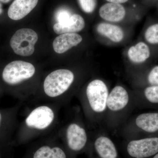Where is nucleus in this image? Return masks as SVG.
<instances>
[{"label": "nucleus", "mask_w": 158, "mask_h": 158, "mask_svg": "<svg viewBox=\"0 0 158 158\" xmlns=\"http://www.w3.org/2000/svg\"><path fill=\"white\" fill-rule=\"evenodd\" d=\"M85 25L83 18L79 15L74 14L64 22L56 23L53 26V30L58 34L76 33L81 31Z\"/></svg>", "instance_id": "10"}, {"label": "nucleus", "mask_w": 158, "mask_h": 158, "mask_svg": "<svg viewBox=\"0 0 158 158\" xmlns=\"http://www.w3.org/2000/svg\"><path fill=\"white\" fill-rule=\"evenodd\" d=\"M86 95L90 107L94 112L101 113L107 106L108 90L104 82L95 80L88 84Z\"/></svg>", "instance_id": "4"}, {"label": "nucleus", "mask_w": 158, "mask_h": 158, "mask_svg": "<svg viewBox=\"0 0 158 158\" xmlns=\"http://www.w3.org/2000/svg\"><path fill=\"white\" fill-rule=\"evenodd\" d=\"M99 34L114 42H120L124 38V32L120 27L106 23H99L97 27Z\"/></svg>", "instance_id": "13"}, {"label": "nucleus", "mask_w": 158, "mask_h": 158, "mask_svg": "<svg viewBox=\"0 0 158 158\" xmlns=\"http://www.w3.org/2000/svg\"><path fill=\"white\" fill-rule=\"evenodd\" d=\"M11 0H0V2L3 3H8Z\"/></svg>", "instance_id": "24"}, {"label": "nucleus", "mask_w": 158, "mask_h": 158, "mask_svg": "<svg viewBox=\"0 0 158 158\" xmlns=\"http://www.w3.org/2000/svg\"><path fill=\"white\" fill-rule=\"evenodd\" d=\"M71 15L69 11L67 10L61 9L57 12L56 18L57 23H63L69 19Z\"/></svg>", "instance_id": "21"}, {"label": "nucleus", "mask_w": 158, "mask_h": 158, "mask_svg": "<svg viewBox=\"0 0 158 158\" xmlns=\"http://www.w3.org/2000/svg\"><path fill=\"white\" fill-rule=\"evenodd\" d=\"M38 1L15 0L8 9V16L14 20L22 19L35 8Z\"/></svg>", "instance_id": "8"}, {"label": "nucleus", "mask_w": 158, "mask_h": 158, "mask_svg": "<svg viewBox=\"0 0 158 158\" xmlns=\"http://www.w3.org/2000/svg\"><path fill=\"white\" fill-rule=\"evenodd\" d=\"M148 80L151 85H158V65L155 66L149 73Z\"/></svg>", "instance_id": "22"}, {"label": "nucleus", "mask_w": 158, "mask_h": 158, "mask_svg": "<svg viewBox=\"0 0 158 158\" xmlns=\"http://www.w3.org/2000/svg\"><path fill=\"white\" fill-rule=\"evenodd\" d=\"M34 158H66V155L60 148L44 146L37 150Z\"/></svg>", "instance_id": "17"}, {"label": "nucleus", "mask_w": 158, "mask_h": 158, "mask_svg": "<svg viewBox=\"0 0 158 158\" xmlns=\"http://www.w3.org/2000/svg\"><path fill=\"white\" fill-rule=\"evenodd\" d=\"M1 119H2V116H1V114L0 113V123H1Z\"/></svg>", "instance_id": "27"}, {"label": "nucleus", "mask_w": 158, "mask_h": 158, "mask_svg": "<svg viewBox=\"0 0 158 158\" xmlns=\"http://www.w3.org/2000/svg\"><path fill=\"white\" fill-rule=\"evenodd\" d=\"M110 3H116L121 4L127 2L128 0H106Z\"/></svg>", "instance_id": "23"}, {"label": "nucleus", "mask_w": 158, "mask_h": 158, "mask_svg": "<svg viewBox=\"0 0 158 158\" xmlns=\"http://www.w3.org/2000/svg\"><path fill=\"white\" fill-rule=\"evenodd\" d=\"M3 12L2 7V4L0 3V15L2 14Z\"/></svg>", "instance_id": "25"}, {"label": "nucleus", "mask_w": 158, "mask_h": 158, "mask_svg": "<svg viewBox=\"0 0 158 158\" xmlns=\"http://www.w3.org/2000/svg\"><path fill=\"white\" fill-rule=\"evenodd\" d=\"M153 158H158V154H157V155H156Z\"/></svg>", "instance_id": "26"}, {"label": "nucleus", "mask_w": 158, "mask_h": 158, "mask_svg": "<svg viewBox=\"0 0 158 158\" xmlns=\"http://www.w3.org/2000/svg\"><path fill=\"white\" fill-rule=\"evenodd\" d=\"M78 2L81 8L86 13H92L96 8V0H78Z\"/></svg>", "instance_id": "20"}, {"label": "nucleus", "mask_w": 158, "mask_h": 158, "mask_svg": "<svg viewBox=\"0 0 158 158\" xmlns=\"http://www.w3.org/2000/svg\"><path fill=\"white\" fill-rule=\"evenodd\" d=\"M99 14L105 20L110 22H119L124 18L126 11L121 4L108 3L100 8Z\"/></svg>", "instance_id": "12"}, {"label": "nucleus", "mask_w": 158, "mask_h": 158, "mask_svg": "<svg viewBox=\"0 0 158 158\" xmlns=\"http://www.w3.org/2000/svg\"><path fill=\"white\" fill-rule=\"evenodd\" d=\"M95 149L102 158H116L117 151L115 145L109 138L100 137L94 143Z\"/></svg>", "instance_id": "15"}, {"label": "nucleus", "mask_w": 158, "mask_h": 158, "mask_svg": "<svg viewBox=\"0 0 158 158\" xmlns=\"http://www.w3.org/2000/svg\"><path fill=\"white\" fill-rule=\"evenodd\" d=\"M35 73L34 65L24 61H13L6 65L2 72V79L9 85H18L31 78Z\"/></svg>", "instance_id": "3"}, {"label": "nucleus", "mask_w": 158, "mask_h": 158, "mask_svg": "<svg viewBox=\"0 0 158 158\" xmlns=\"http://www.w3.org/2000/svg\"><path fill=\"white\" fill-rule=\"evenodd\" d=\"M38 35L29 28L19 29L11 37L10 46L15 53L22 56H29L34 53V46L38 40Z\"/></svg>", "instance_id": "2"}, {"label": "nucleus", "mask_w": 158, "mask_h": 158, "mask_svg": "<svg viewBox=\"0 0 158 158\" xmlns=\"http://www.w3.org/2000/svg\"><path fill=\"white\" fill-rule=\"evenodd\" d=\"M55 113L52 108L41 106L35 108L25 119L28 127L37 130H44L49 127L55 119Z\"/></svg>", "instance_id": "5"}, {"label": "nucleus", "mask_w": 158, "mask_h": 158, "mask_svg": "<svg viewBox=\"0 0 158 158\" xmlns=\"http://www.w3.org/2000/svg\"><path fill=\"white\" fill-rule=\"evenodd\" d=\"M129 154L133 157L144 158L158 152V138H144L131 141L128 144Z\"/></svg>", "instance_id": "6"}, {"label": "nucleus", "mask_w": 158, "mask_h": 158, "mask_svg": "<svg viewBox=\"0 0 158 158\" xmlns=\"http://www.w3.org/2000/svg\"><path fill=\"white\" fill-rule=\"evenodd\" d=\"M74 80V75L71 71L60 69L49 74L44 80V90L47 96L56 98L65 93Z\"/></svg>", "instance_id": "1"}, {"label": "nucleus", "mask_w": 158, "mask_h": 158, "mask_svg": "<svg viewBox=\"0 0 158 158\" xmlns=\"http://www.w3.org/2000/svg\"><path fill=\"white\" fill-rule=\"evenodd\" d=\"M66 138L69 147L75 151L81 150L87 141L85 130L76 123H71L66 130Z\"/></svg>", "instance_id": "7"}, {"label": "nucleus", "mask_w": 158, "mask_h": 158, "mask_svg": "<svg viewBox=\"0 0 158 158\" xmlns=\"http://www.w3.org/2000/svg\"><path fill=\"white\" fill-rule=\"evenodd\" d=\"M82 40L81 36L77 33L60 34L54 40L53 48L57 53H64L81 43Z\"/></svg>", "instance_id": "9"}, {"label": "nucleus", "mask_w": 158, "mask_h": 158, "mask_svg": "<svg viewBox=\"0 0 158 158\" xmlns=\"http://www.w3.org/2000/svg\"><path fill=\"white\" fill-rule=\"evenodd\" d=\"M137 126L148 132L158 131V113H143L136 119Z\"/></svg>", "instance_id": "16"}, {"label": "nucleus", "mask_w": 158, "mask_h": 158, "mask_svg": "<svg viewBox=\"0 0 158 158\" xmlns=\"http://www.w3.org/2000/svg\"><path fill=\"white\" fill-rule=\"evenodd\" d=\"M150 50L146 43L140 42L131 47L127 52L130 61L137 64L143 63L150 56Z\"/></svg>", "instance_id": "14"}, {"label": "nucleus", "mask_w": 158, "mask_h": 158, "mask_svg": "<svg viewBox=\"0 0 158 158\" xmlns=\"http://www.w3.org/2000/svg\"><path fill=\"white\" fill-rule=\"evenodd\" d=\"M128 101L127 91L122 86H117L108 95L107 106L112 111H118L125 107Z\"/></svg>", "instance_id": "11"}, {"label": "nucleus", "mask_w": 158, "mask_h": 158, "mask_svg": "<svg viewBox=\"0 0 158 158\" xmlns=\"http://www.w3.org/2000/svg\"><path fill=\"white\" fill-rule=\"evenodd\" d=\"M144 37L150 44H158V23L149 26L144 33Z\"/></svg>", "instance_id": "18"}, {"label": "nucleus", "mask_w": 158, "mask_h": 158, "mask_svg": "<svg viewBox=\"0 0 158 158\" xmlns=\"http://www.w3.org/2000/svg\"><path fill=\"white\" fill-rule=\"evenodd\" d=\"M144 94L151 102L158 103V85L148 87L144 90Z\"/></svg>", "instance_id": "19"}]
</instances>
